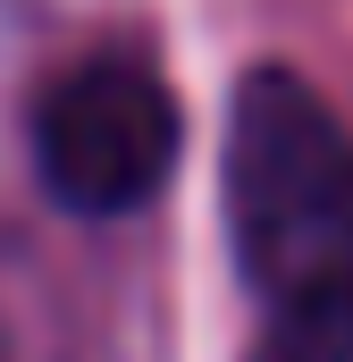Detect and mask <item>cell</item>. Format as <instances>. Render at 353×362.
Instances as JSON below:
<instances>
[{"label":"cell","instance_id":"cell-1","mask_svg":"<svg viewBox=\"0 0 353 362\" xmlns=\"http://www.w3.org/2000/svg\"><path fill=\"white\" fill-rule=\"evenodd\" d=\"M227 236L261 295L253 362H353V135L294 68L236 85Z\"/></svg>","mask_w":353,"mask_h":362},{"label":"cell","instance_id":"cell-2","mask_svg":"<svg viewBox=\"0 0 353 362\" xmlns=\"http://www.w3.org/2000/svg\"><path fill=\"white\" fill-rule=\"evenodd\" d=\"M34 160L68 211H135L176 169V101L135 59H85L34 110Z\"/></svg>","mask_w":353,"mask_h":362}]
</instances>
